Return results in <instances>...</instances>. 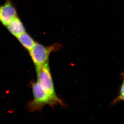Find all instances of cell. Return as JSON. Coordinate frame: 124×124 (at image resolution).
<instances>
[{"label": "cell", "mask_w": 124, "mask_h": 124, "mask_svg": "<svg viewBox=\"0 0 124 124\" xmlns=\"http://www.w3.org/2000/svg\"><path fill=\"white\" fill-rule=\"evenodd\" d=\"M6 27L9 32L16 38L26 31L24 25L18 16L14 18Z\"/></svg>", "instance_id": "cell-5"}, {"label": "cell", "mask_w": 124, "mask_h": 124, "mask_svg": "<svg viewBox=\"0 0 124 124\" xmlns=\"http://www.w3.org/2000/svg\"><path fill=\"white\" fill-rule=\"evenodd\" d=\"M25 49L29 52L35 44L36 41L26 31L17 38Z\"/></svg>", "instance_id": "cell-6"}, {"label": "cell", "mask_w": 124, "mask_h": 124, "mask_svg": "<svg viewBox=\"0 0 124 124\" xmlns=\"http://www.w3.org/2000/svg\"><path fill=\"white\" fill-rule=\"evenodd\" d=\"M124 78L123 83H122V86L121 88L119 95L114 100L113 103H116L120 101H124Z\"/></svg>", "instance_id": "cell-7"}, {"label": "cell", "mask_w": 124, "mask_h": 124, "mask_svg": "<svg viewBox=\"0 0 124 124\" xmlns=\"http://www.w3.org/2000/svg\"><path fill=\"white\" fill-rule=\"evenodd\" d=\"M36 73L37 81L39 83L42 89L49 96L57 101L60 105L64 106L63 102L58 97L55 93L49 61L45 63Z\"/></svg>", "instance_id": "cell-3"}, {"label": "cell", "mask_w": 124, "mask_h": 124, "mask_svg": "<svg viewBox=\"0 0 124 124\" xmlns=\"http://www.w3.org/2000/svg\"><path fill=\"white\" fill-rule=\"evenodd\" d=\"M17 16V10L11 0H6L0 6V22L5 26Z\"/></svg>", "instance_id": "cell-4"}, {"label": "cell", "mask_w": 124, "mask_h": 124, "mask_svg": "<svg viewBox=\"0 0 124 124\" xmlns=\"http://www.w3.org/2000/svg\"><path fill=\"white\" fill-rule=\"evenodd\" d=\"M62 47V45L58 43L49 46H45L36 42L29 52L35 67L36 72L40 70L45 63L49 61V57L51 53L58 51Z\"/></svg>", "instance_id": "cell-2"}, {"label": "cell", "mask_w": 124, "mask_h": 124, "mask_svg": "<svg viewBox=\"0 0 124 124\" xmlns=\"http://www.w3.org/2000/svg\"><path fill=\"white\" fill-rule=\"evenodd\" d=\"M31 86L33 98L28 103L27 105L28 110L30 112L41 110L46 105L54 106L60 104L57 101L47 94L37 81L33 82Z\"/></svg>", "instance_id": "cell-1"}]
</instances>
